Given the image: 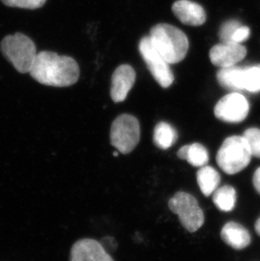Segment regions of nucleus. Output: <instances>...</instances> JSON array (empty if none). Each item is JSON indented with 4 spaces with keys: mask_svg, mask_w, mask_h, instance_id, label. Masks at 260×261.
I'll return each instance as SVG.
<instances>
[{
    "mask_svg": "<svg viewBox=\"0 0 260 261\" xmlns=\"http://www.w3.org/2000/svg\"><path fill=\"white\" fill-rule=\"evenodd\" d=\"M30 74L45 86L67 87L78 82L80 68L73 58L42 51L37 54Z\"/></svg>",
    "mask_w": 260,
    "mask_h": 261,
    "instance_id": "f257e3e1",
    "label": "nucleus"
},
{
    "mask_svg": "<svg viewBox=\"0 0 260 261\" xmlns=\"http://www.w3.org/2000/svg\"><path fill=\"white\" fill-rule=\"evenodd\" d=\"M150 42L169 64L183 61L189 51V42L183 31L169 24H157L150 32Z\"/></svg>",
    "mask_w": 260,
    "mask_h": 261,
    "instance_id": "f03ea898",
    "label": "nucleus"
},
{
    "mask_svg": "<svg viewBox=\"0 0 260 261\" xmlns=\"http://www.w3.org/2000/svg\"><path fill=\"white\" fill-rule=\"evenodd\" d=\"M3 55L21 74L30 73L37 57V47L30 37L22 33L9 35L1 42Z\"/></svg>",
    "mask_w": 260,
    "mask_h": 261,
    "instance_id": "7ed1b4c3",
    "label": "nucleus"
},
{
    "mask_svg": "<svg viewBox=\"0 0 260 261\" xmlns=\"http://www.w3.org/2000/svg\"><path fill=\"white\" fill-rule=\"evenodd\" d=\"M252 153L243 136L226 138L216 155V163L224 173L233 175L245 169L250 163Z\"/></svg>",
    "mask_w": 260,
    "mask_h": 261,
    "instance_id": "20e7f679",
    "label": "nucleus"
},
{
    "mask_svg": "<svg viewBox=\"0 0 260 261\" xmlns=\"http://www.w3.org/2000/svg\"><path fill=\"white\" fill-rule=\"evenodd\" d=\"M168 206L178 216L181 224L187 231L196 232L204 224V212L199 206L198 200L189 193H176L169 200Z\"/></svg>",
    "mask_w": 260,
    "mask_h": 261,
    "instance_id": "39448f33",
    "label": "nucleus"
},
{
    "mask_svg": "<svg viewBox=\"0 0 260 261\" xmlns=\"http://www.w3.org/2000/svg\"><path fill=\"white\" fill-rule=\"evenodd\" d=\"M140 140L139 120L130 114H122L113 121L110 131L111 144L123 154L134 150Z\"/></svg>",
    "mask_w": 260,
    "mask_h": 261,
    "instance_id": "423d86ee",
    "label": "nucleus"
},
{
    "mask_svg": "<svg viewBox=\"0 0 260 261\" xmlns=\"http://www.w3.org/2000/svg\"><path fill=\"white\" fill-rule=\"evenodd\" d=\"M139 50L155 82L163 88L171 87L174 82V75L170 64L154 47L150 37L141 38L139 43Z\"/></svg>",
    "mask_w": 260,
    "mask_h": 261,
    "instance_id": "0eeeda50",
    "label": "nucleus"
},
{
    "mask_svg": "<svg viewBox=\"0 0 260 261\" xmlns=\"http://www.w3.org/2000/svg\"><path fill=\"white\" fill-rule=\"evenodd\" d=\"M249 102L238 92L227 94L215 107V115L226 123H237L244 120L249 113Z\"/></svg>",
    "mask_w": 260,
    "mask_h": 261,
    "instance_id": "6e6552de",
    "label": "nucleus"
},
{
    "mask_svg": "<svg viewBox=\"0 0 260 261\" xmlns=\"http://www.w3.org/2000/svg\"><path fill=\"white\" fill-rule=\"evenodd\" d=\"M246 55V47L241 43L235 42H221L215 45L210 51L211 63L221 69L235 66Z\"/></svg>",
    "mask_w": 260,
    "mask_h": 261,
    "instance_id": "1a4fd4ad",
    "label": "nucleus"
},
{
    "mask_svg": "<svg viewBox=\"0 0 260 261\" xmlns=\"http://www.w3.org/2000/svg\"><path fill=\"white\" fill-rule=\"evenodd\" d=\"M70 261H114L100 242L81 239L72 247Z\"/></svg>",
    "mask_w": 260,
    "mask_h": 261,
    "instance_id": "9d476101",
    "label": "nucleus"
},
{
    "mask_svg": "<svg viewBox=\"0 0 260 261\" xmlns=\"http://www.w3.org/2000/svg\"><path fill=\"white\" fill-rule=\"evenodd\" d=\"M136 73L132 66L122 64L113 72L111 86V97L114 102L125 100L128 92L135 85Z\"/></svg>",
    "mask_w": 260,
    "mask_h": 261,
    "instance_id": "9b49d317",
    "label": "nucleus"
},
{
    "mask_svg": "<svg viewBox=\"0 0 260 261\" xmlns=\"http://www.w3.org/2000/svg\"><path fill=\"white\" fill-rule=\"evenodd\" d=\"M172 10L184 25L199 27L206 20L204 8L190 0H177L172 5Z\"/></svg>",
    "mask_w": 260,
    "mask_h": 261,
    "instance_id": "f8f14e48",
    "label": "nucleus"
},
{
    "mask_svg": "<svg viewBox=\"0 0 260 261\" xmlns=\"http://www.w3.org/2000/svg\"><path fill=\"white\" fill-rule=\"evenodd\" d=\"M221 237L227 245L235 249H243L250 244V233L245 227L235 222H229L221 229Z\"/></svg>",
    "mask_w": 260,
    "mask_h": 261,
    "instance_id": "ddd939ff",
    "label": "nucleus"
},
{
    "mask_svg": "<svg viewBox=\"0 0 260 261\" xmlns=\"http://www.w3.org/2000/svg\"><path fill=\"white\" fill-rule=\"evenodd\" d=\"M245 68L238 66L221 68L216 74L219 84L232 91H244Z\"/></svg>",
    "mask_w": 260,
    "mask_h": 261,
    "instance_id": "4468645a",
    "label": "nucleus"
},
{
    "mask_svg": "<svg viewBox=\"0 0 260 261\" xmlns=\"http://www.w3.org/2000/svg\"><path fill=\"white\" fill-rule=\"evenodd\" d=\"M177 156L185 160L195 168L206 166L209 162V152L204 145L199 143L184 145L177 151Z\"/></svg>",
    "mask_w": 260,
    "mask_h": 261,
    "instance_id": "2eb2a0df",
    "label": "nucleus"
},
{
    "mask_svg": "<svg viewBox=\"0 0 260 261\" xmlns=\"http://www.w3.org/2000/svg\"><path fill=\"white\" fill-rule=\"evenodd\" d=\"M197 182L203 195L210 196L219 188L221 176L213 167L204 166L197 172Z\"/></svg>",
    "mask_w": 260,
    "mask_h": 261,
    "instance_id": "dca6fc26",
    "label": "nucleus"
},
{
    "mask_svg": "<svg viewBox=\"0 0 260 261\" xmlns=\"http://www.w3.org/2000/svg\"><path fill=\"white\" fill-rule=\"evenodd\" d=\"M178 136L177 132L169 123L160 122L155 125L153 133V141L157 147L167 150L174 145Z\"/></svg>",
    "mask_w": 260,
    "mask_h": 261,
    "instance_id": "f3484780",
    "label": "nucleus"
},
{
    "mask_svg": "<svg viewBox=\"0 0 260 261\" xmlns=\"http://www.w3.org/2000/svg\"><path fill=\"white\" fill-rule=\"evenodd\" d=\"M213 202L221 212H229L234 209L237 202V192L230 185H225L216 189L212 194Z\"/></svg>",
    "mask_w": 260,
    "mask_h": 261,
    "instance_id": "a211bd4d",
    "label": "nucleus"
},
{
    "mask_svg": "<svg viewBox=\"0 0 260 261\" xmlns=\"http://www.w3.org/2000/svg\"><path fill=\"white\" fill-rule=\"evenodd\" d=\"M249 92L260 91V64L245 68L244 76V91Z\"/></svg>",
    "mask_w": 260,
    "mask_h": 261,
    "instance_id": "6ab92c4d",
    "label": "nucleus"
},
{
    "mask_svg": "<svg viewBox=\"0 0 260 261\" xmlns=\"http://www.w3.org/2000/svg\"><path fill=\"white\" fill-rule=\"evenodd\" d=\"M248 142L252 155L260 158V129L258 128H248L243 134Z\"/></svg>",
    "mask_w": 260,
    "mask_h": 261,
    "instance_id": "aec40b11",
    "label": "nucleus"
},
{
    "mask_svg": "<svg viewBox=\"0 0 260 261\" xmlns=\"http://www.w3.org/2000/svg\"><path fill=\"white\" fill-rule=\"evenodd\" d=\"M9 7L36 10L42 7L47 0H1Z\"/></svg>",
    "mask_w": 260,
    "mask_h": 261,
    "instance_id": "412c9836",
    "label": "nucleus"
},
{
    "mask_svg": "<svg viewBox=\"0 0 260 261\" xmlns=\"http://www.w3.org/2000/svg\"><path fill=\"white\" fill-rule=\"evenodd\" d=\"M241 24L238 20H228L221 25L219 37L221 38V42H231L236 31L240 28Z\"/></svg>",
    "mask_w": 260,
    "mask_h": 261,
    "instance_id": "4be33fe9",
    "label": "nucleus"
},
{
    "mask_svg": "<svg viewBox=\"0 0 260 261\" xmlns=\"http://www.w3.org/2000/svg\"><path fill=\"white\" fill-rule=\"evenodd\" d=\"M249 36H250V29L246 25H242L234 33L231 42L242 43L245 42L246 40H248Z\"/></svg>",
    "mask_w": 260,
    "mask_h": 261,
    "instance_id": "5701e85b",
    "label": "nucleus"
},
{
    "mask_svg": "<svg viewBox=\"0 0 260 261\" xmlns=\"http://www.w3.org/2000/svg\"><path fill=\"white\" fill-rule=\"evenodd\" d=\"M102 246L104 249L108 251V249H116L117 248V244H116L115 239L112 238V237H106L102 239Z\"/></svg>",
    "mask_w": 260,
    "mask_h": 261,
    "instance_id": "b1692460",
    "label": "nucleus"
},
{
    "mask_svg": "<svg viewBox=\"0 0 260 261\" xmlns=\"http://www.w3.org/2000/svg\"><path fill=\"white\" fill-rule=\"evenodd\" d=\"M253 186L260 194V168H257L253 177Z\"/></svg>",
    "mask_w": 260,
    "mask_h": 261,
    "instance_id": "393cba45",
    "label": "nucleus"
},
{
    "mask_svg": "<svg viewBox=\"0 0 260 261\" xmlns=\"http://www.w3.org/2000/svg\"><path fill=\"white\" fill-rule=\"evenodd\" d=\"M255 230L256 232L260 236V218L257 221L255 224Z\"/></svg>",
    "mask_w": 260,
    "mask_h": 261,
    "instance_id": "a878e982",
    "label": "nucleus"
},
{
    "mask_svg": "<svg viewBox=\"0 0 260 261\" xmlns=\"http://www.w3.org/2000/svg\"><path fill=\"white\" fill-rule=\"evenodd\" d=\"M113 155H114V156H118V152H117V151H115V152L113 153Z\"/></svg>",
    "mask_w": 260,
    "mask_h": 261,
    "instance_id": "bb28decb",
    "label": "nucleus"
}]
</instances>
